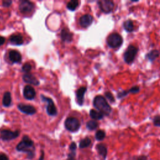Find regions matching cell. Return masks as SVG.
Returning <instances> with one entry per match:
<instances>
[{"label": "cell", "mask_w": 160, "mask_h": 160, "mask_svg": "<svg viewBox=\"0 0 160 160\" xmlns=\"http://www.w3.org/2000/svg\"><path fill=\"white\" fill-rule=\"evenodd\" d=\"M5 43V38L2 36H0V46H2Z\"/></svg>", "instance_id": "obj_33"}, {"label": "cell", "mask_w": 160, "mask_h": 160, "mask_svg": "<svg viewBox=\"0 0 160 160\" xmlns=\"http://www.w3.org/2000/svg\"><path fill=\"white\" fill-rule=\"evenodd\" d=\"M96 139L98 141H101L105 138V133L103 130H99L96 132L95 135Z\"/></svg>", "instance_id": "obj_26"}, {"label": "cell", "mask_w": 160, "mask_h": 160, "mask_svg": "<svg viewBox=\"0 0 160 160\" xmlns=\"http://www.w3.org/2000/svg\"><path fill=\"white\" fill-rule=\"evenodd\" d=\"M0 160H8V156L5 154H0Z\"/></svg>", "instance_id": "obj_32"}, {"label": "cell", "mask_w": 160, "mask_h": 160, "mask_svg": "<svg viewBox=\"0 0 160 160\" xmlns=\"http://www.w3.org/2000/svg\"><path fill=\"white\" fill-rule=\"evenodd\" d=\"M146 157L145 156H141L140 157H139V158L137 160H146Z\"/></svg>", "instance_id": "obj_34"}, {"label": "cell", "mask_w": 160, "mask_h": 160, "mask_svg": "<svg viewBox=\"0 0 160 160\" xmlns=\"http://www.w3.org/2000/svg\"><path fill=\"white\" fill-rule=\"evenodd\" d=\"M98 126V123L95 121V120H91V121H89L87 124H86V127L87 128L90 130H95Z\"/></svg>", "instance_id": "obj_24"}, {"label": "cell", "mask_w": 160, "mask_h": 160, "mask_svg": "<svg viewBox=\"0 0 160 160\" xmlns=\"http://www.w3.org/2000/svg\"><path fill=\"white\" fill-rule=\"evenodd\" d=\"M105 96H106V98H107L110 101H111V102L114 101V97L112 95V94L110 93V92H106L105 93Z\"/></svg>", "instance_id": "obj_29"}, {"label": "cell", "mask_w": 160, "mask_h": 160, "mask_svg": "<svg viewBox=\"0 0 160 160\" xmlns=\"http://www.w3.org/2000/svg\"><path fill=\"white\" fill-rule=\"evenodd\" d=\"M9 58L13 63H19L21 60V55L16 50H11L9 53Z\"/></svg>", "instance_id": "obj_14"}, {"label": "cell", "mask_w": 160, "mask_h": 160, "mask_svg": "<svg viewBox=\"0 0 160 160\" xmlns=\"http://www.w3.org/2000/svg\"><path fill=\"white\" fill-rule=\"evenodd\" d=\"M107 43L111 48H116L121 45L123 43V38L119 34L113 33L108 37Z\"/></svg>", "instance_id": "obj_4"}, {"label": "cell", "mask_w": 160, "mask_h": 160, "mask_svg": "<svg viewBox=\"0 0 160 160\" xmlns=\"http://www.w3.org/2000/svg\"><path fill=\"white\" fill-rule=\"evenodd\" d=\"M93 18L90 14H84L80 18V23L83 28H87L93 23Z\"/></svg>", "instance_id": "obj_12"}, {"label": "cell", "mask_w": 160, "mask_h": 160, "mask_svg": "<svg viewBox=\"0 0 160 160\" xmlns=\"http://www.w3.org/2000/svg\"><path fill=\"white\" fill-rule=\"evenodd\" d=\"M20 135L19 131H11L8 130H3L1 131V138L4 141H9L15 139Z\"/></svg>", "instance_id": "obj_8"}, {"label": "cell", "mask_w": 160, "mask_h": 160, "mask_svg": "<svg viewBox=\"0 0 160 160\" xmlns=\"http://www.w3.org/2000/svg\"><path fill=\"white\" fill-rule=\"evenodd\" d=\"M10 41L11 43L15 45H21L23 43V38L20 34L11 35L10 38Z\"/></svg>", "instance_id": "obj_17"}, {"label": "cell", "mask_w": 160, "mask_h": 160, "mask_svg": "<svg viewBox=\"0 0 160 160\" xmlns=\"http://www.w3.org/2000/svg\"><path fill=\"white\" fill-rule=\"evenodd\" d=\"M23 80H24L25 82H26L28 84H30L38 86L40 84L38 80L34 75L29 74V73H26V74L24 75L23 76Z\"/></svg>", "instance_id": "obj_13"}, {"label": "cell", "mask_w": 160, "mask_h": 160, "mask_svg": "<svg viewBox=\"0 0 160 160\" xmlns=\"http://www.w3.org/2000/svg\"><path fill=\"white\" fill-rule=\"evenodd\" d=\"M18 108L20 111L27 115H34V113H36L37 112V110L34 106L29 104H19L18 106Z\"/></svg>", "instance_id": "obj_9"}, {"label": "cell", "mask_w": 160, "mask_h": 160, "mask_svg": "<svg viewBox=\"0 0 160 160\" xmlns=\"http://www.w3.org/2000/svg\"><path fill=\"white\" fill-rule=\"evenodd\" d=\"M97 150L98 151V153L103 158H105L107 154V149H106V146L103 144H99L96 146Z\"/></svg>", "instance_id": "obj_20"}, {"label": "cell", "mask_w": 160, "mask_h": 160, "mask_svg": "<svg viewBox=\"0 0 160 160\" xmlns=\"http://www.w3.org/2000/svg\"><path fill=\"white\" fill-rule=\"evenodd\" d=\"M159 52L158 50H153L148 53L147 55V58L150 60L153 61L159 57Z\"/></svg>", "instance_id": "obj_23"}, {"label": "cell", "mask_w": 160, "mask_h": 160, "mask_svg": "<svg viewBox=\"0 0 160 160\" xmlns=\"http://www.w3.org/2000/svg\"><path fill=\"white\" fill-rule=\"evenodd\" d=\"M86 87H81L76 92V97H77V102L79 105H82L84 102V96L86 92Z\"/></svg>", "instance_id": "obj_15"}, {"label": "cell", "mask_w": 160, "mask_h": 160, "mask_svg": "<svg viewBox=\"0 0 160 160\" xmlns=\"http://www.w3.org/2000/svg\"><path fill=\"white\" fill-rule=\"evenodd\" d=\"M11 103V96L10 92L5 93L3 98V104L5 107H8Z\"/></svg>", "instance_id": "obj_18"}, {"label": "cell", "mask_w": 160, "mask_h": 160, "mask_svg": "<svg viewBox=\"0 0 160 160\" xmlns=\"http://www.w3.org/2000/svg\"><path fill=\"white\" fill-rule=\"evenodd\" d=\"M67 160H76L75 158H74V157H69Z\"/></svg>", "instance_id": "obj_36"}, {"label": "cell", "mask_w": 160, "mask_h": 160, "mask_svg": "<svg viewBox=\"0 0 160 160\" xmlns=\"http://www.w3.org/2000/svg\"><path fill=\"white\" fill-rule=\"evenodd\" d=\"M137 51L138 49L135 46L132 45L130 46L124 55V61L127 63H131L136 57Z\"/></svg>", "instance_id": "obj_6"}, {"label": "cell", "mask_w": 160, "mask_h": 160, "mask_svg": "<svg viewBox=\"0 0 160 160\" xmlns=\"http://www.w3.org/2000/svg\"><path fill=\"white\" fill-rule=\"evenodd\" d=\"M34 5L33 3L29 1H26V0H23V1L21 2L19 8L21 13H26L32 11L34 9Z\"/></svg>", "instance_id": "obj_10"}, {"label": "cell", "mask_w": 160, "mask_h": 160, "mask_svg": "<svg viewBox=\"0 0 160 160\" xmlns=\"http://www.w3.org/2000/svg\"><path fill=\"white\" fill-rule=\"evenodd\" d=\"M124 28L128 32H131L134 29L133 23L131 20H127L124 23Z\"/></svg>", "instance_id": "obj_25"}, {"label": "cell", "mask_w": 160, "mask_h": 160, "mask_svg": "<svg viewBox=\"0 0 160 160\" xmlns=\"http://www.w3.org/2000/svg\"><path fill=\"white\" fill-rule=\"evenodd\" d=\"M64 126L68 131L76 132L80 128V123L79 120L75 117H69L64 122Z\"/></svg>", "instance_id": "obj_3"}, {"label": "cell", "mask_w": 160, "mask_h": 160, "mask_svg": "<svg viewBox=\"0 0 160 160\" xmlns=\"http://www.w3.org/2000/svg\"><path fill=\"white\" fill-rule=\"evenodd\" d=\"M154 124L156 127H160V116H157L154 118Z\"/></svg>", "instance_id": "obj_28"}, {"label": "cell", "mask_w": 160, "mask_h": 160, "mask_svg": "<svg viewBox=\"0 0 160 160\" xmlns=\"http://www.w3.org/2000/svg\"><path fill=\"white\" fill-rule=\"evenodd\" d=\"M98 5L101 11L105 13H110L114 8V3L110 0H101L98 2Z\"/></svg>", "instance_id": "obj_7"}, {"label": "cell", "mask_w": 160, "mask_h": 160, "mask_svg": "<svg viewBox=\"0 0 160 160\" xmlns=\"http://www.w3.org/2000/svg\"><path fill=\"white\" fill-rule=\"evenodd\" d=\"M79 2L77 0H72L67 4V8L71 11H75L78 6Z\"/></svg>", "instance_id": "obj_21"}, {"label": "cell", "mask_w": 160, "mask_h": 160, "mask_svg": "<svg viewBox=\"0 0 160 160\" xmlns=\"http://www.w3.org/2000/svg\"><path fill=\"white\" fill-rule=\"evenodd\" d=\"M95 107L104 115L108 116L111 112V107L106 99L101 96H97L93 101Z\"/></svg>", "instance_id": "obj_1"}, {"label": "cell", "mask_w": 160, "mask_h": 160, "mask_svg": "<svg viewBox=\"0 0 160 160\" xmlns=\"http://www.w3.org/2000/svg\"><path fill=\"white\" fill-rule=\"evenodd\" d=\"M90 115L93 119H95V120L101 119L103 118L104 116V115L102 113L95 110H91L90 112Z\"/></svg>", "instance_id": "obj_19"}, {"label": "cell", "mask_w": 160, "mask_h": 160, "mask_svg": "<svg viewBox=\"0 0 160 160\" xmlns=\"http://www.w3.org/2000/svg\"><path fill=\"white\" fill-rule=\"evenodd\" d=\"M33 141L27 136H25L20 143L17 145L16 150L19 151H23L28 153L29 158L33 157Z\"/></svg>", "instance_id": "obj_2"}, {"label": "cell", "mask_w": 160, "mask_h": 160, "mask_svg": "<svg viewBox=\"0 0 160 160\" xmlns=\"http://www.w3.org/2000/svg\"><path fill=\"white\" fill-rule=\"evenodd\" d=\"M69 149L72 151H75L76 149V145L75 143H72L69 146Z\"/></svg>", "instance_id": "obj_31"}, {"label": "cell", "mask_w": 160, "mask_h": 160, "mask_svg": "<svg viewBox=\"0 0 160 160\" xmlns=\"http://www.w3.org/2000/svg\"><path fill=\"white\" fill-rule=\"evenodd\" d=\"M91 144V139L89 138H85L84 139H82L80 143V148H84L89 146Z\"/></svg>", "instance_id": "obj_22"}, {"label": "cell", "mask_w": 160, "mask_h": 160, "mask_svg": "<svg viewBox=\"0 0 160 160\" xmlns=\"http://www.w3.org/2000/svg\"><path fill=\"white\" fill-rule=\"evenodd\" d=\"M43 157H44V153L42 152V153H41V157H40V160H43Z\"/></svg>", "instance_id": "obj_35"}, {"label": "cell", "mask_w": 160, "mask_h": 160, "mask_svg": "<svg viewBox=\"0 0 160 160\" xmlns=\"http://www.w3.org/2000/svg\"><path fill=\"white\" fill-rule=\"evenodd\" d=\"M11 3H12L11 1H10V0H6V1L3 2V6L5 7H8L11 5Z\"/></svg>", "instance_id": "obj_30"}, {"label": "cell", "mask_w": 160, "mask_h": 160, "mask_svg": "<svg viewBox=\"0 0 160 160\" xmlns=\"http://www.w3.org/2000/svg\"><path fill=\"white\" fill-rule=\"evenodd\" d=\"M41 98L43 101H46L48 103L47 107H46V110L47 113L49 116H55L57 115V110L56 106L54 104L53 101L48 97H46L43 95L41 96Z\"/></svg>", "instance_id": "obj_5"}, {"label": "cell", "mask_w": 160, "mask_h": 160, "mask_svg": "<svg viewBox=\"0 0 160 160\" xmlns=\"http://www.w3.org/2000/svg\"><path fill=\"white\" fill-rule=\"evenodd\" d=\"M61 38L62 41L64 42H70L73 39V34L68 29L64 28L61 32Z\"/></svg>", "instance_id": "obj_16"}, {"label": "cell", "mask_w": 160, "mask_h": 160, "mask_svg": "<svg viewBox=\"0 0 160 160\" xmlns=\"http://www.w3.org/2000/svg\"><path fill=\"white\" fill-rule=\"evenodd\" d=\"M23 96L26 100H31L36 96V92L31 86L27 85L23 90Z\"/></svg>", "instance_id": "obj_11"}, {"label": "cell", "mask_w": 160, "mask_h": 160, "mask_svg": "<svg viewBox=\"0 0 160 160\" xmlns=\"http://www.w3.org/2000/svg\"><path fill=\"white\" fill-rule=\"evenodd\" d=\"M31 68H32V67H31V66L30 64H29V63H25V64H24V65H23V67H22V70L24 72L28 73V72H30Z\"/></svg>", "instance_id": "obj_27"}]
</instances>
